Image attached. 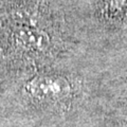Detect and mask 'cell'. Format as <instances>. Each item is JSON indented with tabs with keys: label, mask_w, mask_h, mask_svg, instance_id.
<instances>
[{
	"label": "cell",
	"mask_w": 127,
	"mask_h": 127,
	"mask_svg": "<svg viewBox=\"0 0 127 127\" xmlns=\"http://www.w3.org/2000/svg\"><path fill=\"white\" fill-rule=\"evenodd\" d=\"M79 48L57 0H0L4 81L52 66Z\"/></svg>",
	"instance_id": "1"
},
{
	"label": "cell",
	"mask_w": 127,
	"mask_h": 127,
	"mask_svg": "<svg viewBox=\"0 0 127 127\" xmlns=\"http://www.w3.org/2000/svg\"><path fill=\"white\" fill-rule=\"evenodd\" d=\"M82 49L95 57H127V0H57Z\"/></svg>",
	"instance_id": "3"
},
{
	"label": "cell",
	"mask_w": 127,
	"mask_h": 127,
	"mask_svg": "<svg viewBox=\"0 0 127 127\" xmlns=\"http://www.w3.org/2000/svg\"><path fill=\"white\" fill-rule=\"evenodd\" d=\"M105 127H127V117L114 119L110 121Z\"/></svg>",
	"instance_id": "4"
},
{
	"label": "cell",
	"mask_w": 127,
	"mask_h": 127,
	"mask_svg": "<svg viewBox=\"0 0 127 127\" xmlns=\"http://www.w3.org/2000/svg\"><path fill=\"white\" fill-rule=\"evenodd\" d=\"M90 54L79 48L52 66L9 79L13 94L22 107L46 113L74 108L95 86Z\"/></svg>",
	"instance_id": "2"
}]
</instances>
